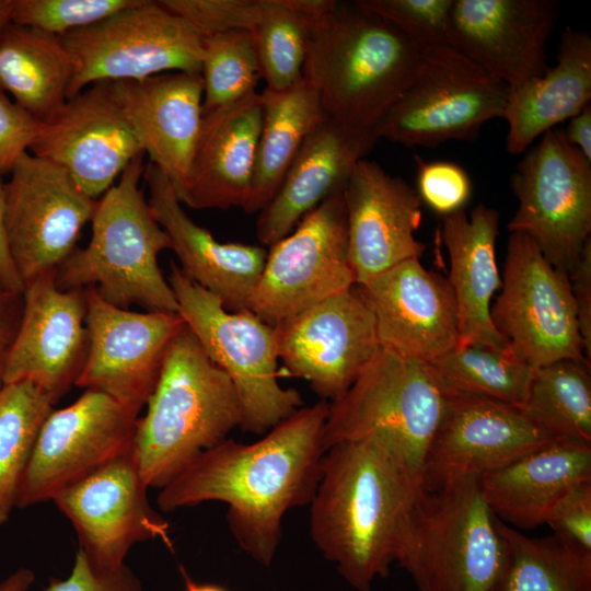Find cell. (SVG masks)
I'll list each match as a JSON object with an SVG mask.
<instances>
[{"label":"cell","instance_id":"cell-39","mask_svg":"<svg viewBox=\"0 0 591 591\" xmlns=\"http://www.w3.org/2000/svg\"><path fill=\"white\" fill-rule=\"evenodd\" d=\"M200 76L202 114L255 93L260 73L251 32L233 30L204 37Z\"/></svg>","mask_w":591,"mask_h":591},{"label":"cell","instance_id":"cell-37","mask_svg":"<svg viewBox=\"0 0 591 591\" xmlns=\"http://www.w3.org/2000/svg\"><path fill=\"white\" fill-rule=\"evenodd\" d=\"M431 364L447 392L485 396L518 408L534 371L509 350L480 345H459Z\"/></svg>","mask_w":591,"mask_h":591},{"label":"cell","instance_id":"cell-54","mask_svg":"<svg viewBox=\"0 0 591 591\" xmlns=\"http://www.w3.org/2000/svg\"><path fill=\"white\" fill-rule=\"evenodd\" d=\"M3 356L4 355H1L0 356V392H1V389L3 386V375H2V360H3Z\"/></svg>","mask_w":591,"mask_h":591},{"label":"cell","instance_id":"cell-22","mask_svg":"<svg viewBox=\"0 0 591 591\" xmlns=\"http://www.w3.org/2000/svg\"><path fill=\"white\" fill-rule=\"evenodd\" d=\"M551 0H454L448 46L513 91L547 69Z\"/></svg>","mask_w":591,"mask_h":591},{"label":"cell","instance_id":"cell-31","mask_svg":"<svg viewBox=\"0 0 591 591\" xmlns=\"http://www.w3.org/2000/svg\"><path fill=\"white\" fill-rule=\"evenodd\" d=\"M556 65L540 77L509 91L503 119L508 125L506 148L524 152L545 131L570 119L591 100V38L567 27Z\"/></svg>","mask_w":591,"mask_h":591},{"label":"cell","instance_id":"cell-27","mask_svg":"<svg viewBox=\"0 0 591 591\" xmlns=\"http://www.w3.org/2000/svg\"><path fill=\"white\" fill-rule=\"evenodd\" d=\"M143 178L152 215L167 234L182 271L218 297L228 311L247 309L267 252L255 245L217 241L188 217L169 178L150 162Z\"/></svg>","mask_w":591,"mask_h":591},{"label":"cell","instance_id":"cell-28","mask_svg":"<svg viewBox=\"0 0 591 591\" xmlns=\"http://www.w3.org/2000/svg\"><path fill=\"white\" fill-rule=\"evenodd\" d=\"M262 121L257 92L202 114L187 183L178 200L194 209L242 208Z\"/></svg>","mask_w":591,"mask_h":591},{"label":"cell","instance_id":"cell-40","mask_svg":"<svg viewBox=\"0 0 591 591\" xmlns=\"http://www.w3.org/2000/svg\"><path fill=\"white\" fill-rule=\"evenodd\" d=\"M139 0H12L10 22L62 36L96 24Z\"/></svg>","mask_w":591,"mask_h":591},{"label":"cell","instance_id":"cell-47","mask_svg":"<svg viewBox=\"0 0 591 591\" xmlns=\"http://www.w3.org/2000/svg\"><path fill=\"white\" fill-rule=\"evenodd\" d=\"M580 336L584 355L591 358V240L582 248L580 257L569 275Z\"/></svg>","mask_w":591,"mask_h":591},{"label":"cell","instance_id":"cell-21","mask_svg":"<svg viewBox=\"0 0 591 591\" xmlns=\"http://www.w3.org/2000/svg\"><path fill=\"white\" fill-rule=\"evenodd\" d=\"M85 317L84 289H59L56 270L27 282L20 322L2 360L3 384L28 380L58 401L84 363Z\"/></svg>","mask_w":591,"mask_h":591},{"label":"cell","instance_id":"cell-41","mask_svg":"<svg viewBox=\"0 0 591 591\" xmlns=\"http://www.w3.org/2000/svg\"><path fill=\"white\" fill-rule=\"evenodd\" d=\"M422 48L448 46L454 0H357Z\"/></svg>","mask_w":591,"mask_h":591},{"label":"cell","instance_id":"cell-13","mask_svg":"<svg viewBox=\"0 0 591 591\" xmlns=\"http://www.w3.org/2000/svg\"><path fill=\"white\" fill-rule=\"evenodd\" d=\"M354 285L340 192L306 213L290 234L270 246L247 309L275 327Z\"/></svg>","mask_w":591,"mask_h":591},{"label":"cell","instance_id":"cell-1","mask_svg":"<svg viewBox=\"0 0 591 591\" xmlns=\"http://www.w3.org/2000/svg\"><path fill=\"white\" fill-rule=\"evenodd\" d=\"M329 402L299 408L252 443L228 438L202 452L157 498L164 512L206 501L228 505L227 523L237 545L270 567L283 515L309 506L322 474L323 429Z\"/></svg>","mask_w":591,"mask_h":591},{"label":"cell","instance_id":"cell-42","mask_svg":"<svg viewBox=\"0 0 591 591\" xmlns=\"http://www.w3.org/2000/svg\"><path fill=\"white\" fill-rule=\"evenodd\" d=\"M160 3L206 37L233 30L251 32L266 15L273 0H160Z\"/></svg>","mask_w":591,"mask_h":591},{"label":"cell","instance_id":"cell-44","mask_svg":"<svg viewBox=\"0 0 591 591\" xmlns=\"http://www.w3.org/2000/svg\"><path fill=\"white\" fill-rule=\"evenodd\" d=\"M546 524L571 553L591 561V480L578 485L563 498Z\"/></svg>","mask_w":591,"mask_h":591},{"label":"cell","instance_id":"cell-5","mask_svg":"<svg viewBox=\"0 0 591 591\" xmlns=\"http://www.w3.org/2000/svg\"><path fill=\"white\" fill-rule=\"evenodd\" d=\"M395 561L418 591H503L507 545L479 477L421 487L407 512Z\"/></svg>","mask_w":591,"mask_h":591},{"label":"cell","instance_id":"cell-26","mask_svg":"<svg viewBox=\"0 0 591 591\" xmlns=\"http://www.w3.org/2000/svg\"><path fill=\"white\" fill-rule=\"evenodd\" d=\"M117 101L149 162L183 194L202 119L200 73L165 72L113 82Z\"/></svg>","mask_w":591,"mask_h":591},{"label":"cell","instance_id":"cell-9","mask_svg":"<svg viewBox=\"0 0 591 591\" xmlns=\"http://www.w3.org/2000/svg\"><path fill=\"white\" fill-rule=\"evenodd\" d=\"M509 89L450 46L425 48L418 69L374 127L379 139L406 147L473 140L502 118Z\"/></svg>","mask_w":591,"mask_h":591},{"label":"cell","instance_id":"cell-36","mask_svg":"<svg viewBox=\"0 0 591 591\" xmlns=\"http://www.w3.org/2000/svg\"><path fill=\"white\" fill-rule=\"evenodd\" d=\"M508 552L503 591H591V561L555 535L533 538L499 520Z\"/></svg>","mask_w":591,"mask_h":591},{"label":"cell","instance_id":"cell-51","mask_svg":"<svg viewBox=\"0 0 591 591\" xmlns=\"http://www.w3.org/2000/svg\"><path fill=\"white\" fill-rule=\"evenodd\" d=\"M35 580L34 572L21 567L0 582V591H28Z\"/></svg>","mask_w":591,"mask_h":591},{"label":"cell","instance_id":"cell-20","mask_svg":"<svg viewBox=\"0 0 591 591\" xmlns=\"http://www.w3.org/2000/svg\"><path fill=\"white\" fill-rule=\"evenodd\" d=\"M32 154L66 170L91 198L99 199L143 150L114 92L95 82L68 99L42 121Z\"/></svg>","mask_w":591,"mask_h":591},{"label":"cell","instance_id":"cell-35","mask_svg":"<svg viewBox=\"0 0 591 591\" xmlns=\"http://www.w3.org/2000/svg\"><path fill=\"white\" fill-rule=\"evenodd\" d=\"M53 396L38 384L18 381L0 392V525L13 508L37 433L53 410Z\"/></svg>","mask_w":591,"mask_h":591},{"label":"cell","instance_id":"cell-32","mask_svg":"<svg viewBox=\"0 0 591 591\" xmlns=\"http://www.w3.org/2000/svg\"><path fill=\"white\" fill-rule=\"evenodd\" d=\"M72 74L59 36L10 21L0 28V91L40 121L68 100Z\"/></svg>","mask_w":591,"mask_h":591},{"label":"cell","instance_id":"cell-25","mask_svg":"<svg viewBox=\"0 0 591 591\" xmlns=\"http://www.w3.org/2000/svg\"><path fill=\"white\" fill-rule=\"evenodd\" d=\"M379 141L374 129L324 117L305 137L296 158L256 222L258 240L271 246L334 194L343 192L358 162Z\"/></svg>","mask_w":591,"mask_h":591},{"label":"cell","instance_id":"cell-50","mask_svg":"<svg viewBox=\"0 0 591 591\" xmlns=\"http://www.w3.org/2000/svg\"><path fill=\"white\" fill-rule=\"evenodd\" d=\"M565 137L591 162V106L588 104L570 118Z\"/></svg>","mask_w":591,"mask_h":591},{"label":"cell","instance_id":"cell-2","mask_svg":"<svg viewBox=\"0 0 591 591\" xmlns=\"http://www.w3.org/2000/svg\"><path fill=\"white\" fill-rule=\"evenodd\" d=\"M422 487L420 473L374 437L338 442L322 460L310 506V535L357 591H371L396 560L407 512Z\"/></svg>","mask_w":591,"mask_h":591},{"label":"cell","instance_id":"cell-11","mask_svg":"<svg viewBox=\"0 0 591 591\" xmlns=\"http://www.w3.org/2000/svg\"><path fill=\"white\" fill-rule=\"evenodd\" d=\"M511 187L519 207L507 225L530 236L557 269L571 274L591 232V162L563 129L541 136L518 163Z\"/></svg>","mask_w":591,"mask_h":591},{"label":"cell","instance_id":"cell-6","mask_svg":"<svg viewBox=\"0 0 591 591\" xmlns=\"http://www.w3.org/2000/svg\"><path fill=\"white\" fill-rule=\"evenodd\" d=\"M143 155L134 159L97 201L92 236L56 269L61 290L94 287L119 308L137 304L151 312L178 313L174 292L158 264L171 241L152 215L142 190Z\"/></svg>","mask_w":591,"mask_h":591},{"label":"cell","instance_id":"cell-18","mask_svg":"<svg viewBox=\"0 0 591 591\" xmlns=\"http://www.w3.org/2000/svg\"><path fill=\"white\" fill-rule=\"evenodd\" d=\"M556 439L513 405L448 392L441 420L424 457L422 487L480 477Z\"/></svg>","mask_w":591,"mask_h":591},{"label":"cell","instance_id":"cell-38","mask_svg":"<svg viewBox=\"0 0 591 591\" xmlns=\"http://www.w3.org/2000/svg\"><path fill=\"white\" fill-rule=\"evenodd\" d=\"M311 21L304 0H273L251 31L265 89L282 91L302 79Z\"/></svg>","mask_w":591,"mask_h":591},{"label":"cell","instance_id":"cell-10","mask_svg":"<svg viewBox=\"0 0 591 591\" xmlns=\"http://www.w3.org/2000/svg\"><path fill=\"white\" fill-rule=\"evenodd\" d=\"M59 37L73 65L68 99L100 81L201 70L204 37L160 1L139 0L96 24Z\"/></svg>","mask_w":591,"mask_h":591},{"label":"cell","instance_id":"cell-53","mask_svg":"<svg viewBox=\"0 0 591 591\" xmlns=\"http://www.w3.org/2000/svg\"><path fill=\"white\" fill-rule=\"evenodd\" d=\"M12 0H0V28L10 21Z\"/></svg>","mask_w":591,"mask_h":591},{"label":"cell","instance_id":"cell-4","mask_svg":"<svg viewBox=\"0 0 591 591\" xmlns=\"http://www.w3.org/2000/svg\"><path fill=\"white\" fill-rule=\"evenodd\" d=\"M241 405L228 374L186 324L173 337L132 443L148 487L163 488L202 452L240 427Z\"/></svg>","mask_w":591,"mask_h":591},{"label":"cell","instance_id":"cell-29","mask_svg":"<svg viewBox=\"0 0 591 591\" xmlns=\"http://www.w3.org/2000/svg\"><path fill=\"white\" fill-rule=\"evenodd\" d=\"M591 480V443L561 439L479 477L482 495L503 523L521 530L546 524L575 487Z\"/></svg>","mask_w":591,"mask_h":591},{"label":"cell","instance_id":"cell-23","mask_svg":"<svg viewBox=\"0 0 591 591\" xmlns=\"http://www.w3.org/2000/svg\"><path fill=\"white\" fill-rule=\"evenodd\" d=\"M359 286L380 346L432 362L460 344L457 308L448 278L419 258L403 260Z\"/></svg>","mask_w":591,"mask_h":591},{"label":"cell","instance_id":"cell-52","mask_svg":"<svg viewBox=\"0 0 591 591\" xmlns=\"http://www.w3.org/2000/svg\"><path fill=\"white\" fill-rule=\"evenodd\" d=\"M181 572L184 578L185 582V591H228L224 588L217 586V584H210V583H199L194 581L188 573L184 570L183 567H181Z\"/></svg>","mask_w":591,"mask_h":591},{"label":"cell","instance_id":"cell-34","mask_svg":"<svg viewBox=\"0 0 591 591\" xmlns=\"http://www.w3.org/2000/svg\"><path fill=\"white\" fill-rule=\"evenodd\" d=\"M519 409L557 438L591 443L590 361L564 359L535 369Z\"/></svg>","mask_w":591,"mask_h":591},{"label":"cell","instance_id":"cell-33","mask_svg":"<svg viewBox=\"0 0 591 591\" xmlns=\"http://www.w3.org/2000/svg\"><path fill=\"white\" fill-rule=\"evenodd\" d=\"M263 121L252 178L242 209L260 211L273 198L302 142L326 117L317 91L301 79L282 91L260 93Z\"/></svg>","mask_w":591,"mask_h":591},{"label":"cell","instance_id":"cell-15","mask_svg":"<svg viewBox=\"0 0 591 591\" xmlns=\"http://www.w3.org/2000/svg\"><path fill=\"white\" fill-rule=\"evenodd\" d=\"M138 410L85 390L53 409L37 433L16 508L53 500L61 490L132 449Z\"/></svg>","mask_w":591,"mask_h":591},{"label":"cell","instance_id":"cell-12","mask_svg":"<svg viewBox=\"0 0 591 591\" xmlns=\"http://www.w3.org/2000/svg\"><path fill=\"white\" fill-rule=\"evenodd\" d=\"M501 280L490 318L513 357L533 370L564 359L588 360L569 275L526 234L510 233Z\"/></svg>","mask_w":591,"mask_h":591},{"label":"cell","instance_id":"cell-3","mask_svg":"<svg viewBox=\"0 0 591 591\" xmlns=\"http://www.w3.org/2000/svg\"><path fill=\"white\" fill-rule=\"evenodd\" d=\"M424 49L358 1L311 21L302 69L327 117L374 129L414 78Z\"/></svg>","mask_w":591,"mask_h":591},{"label":"cell","instance_id":"cell-46","mask_svg":"<svg viewBox=\"0 0 591 591\" xmlns=\"http://www.w3.org/2000/svg\"><path fill=\"white\" fill-rule=\"evenodd\" d=\"M45 591H143V589L138 577L126 564L115 569L103 568L79 549L70 575L63 580H51Z\"/></svg>","mask_w":591,"mask_h":591},{"label":"cell","instance_id":"cell-49","mask_svg":"<svg viewBox=\"0 0 591 591\" xmlns=\"http://www.w3.org/2000/svg\"><path fill=\"white\" fill-rule=\"evenodd\" d=\"M3 184L4 181L0 177V281L8 290L18 294H22L24 286L13 265L4 233Z\"/></svg>","mask_w":591,"mask_h":591},{"label":"cell","instance_id":"cell-8","mask_svg":"<svg viewBox=\"0 0 591 591\" xmlns=\"http://www.w3.org/2000/svg\"><path fill=\"white\" fill-rule=\"evenodd\" d=\"M178 314L207 356L232 381L241 405L240 428L264 434L290 417L303 402L277 379V335L248 309L231 312L213 293L171 263L167 278Z\"/></svg>","mask_w":591,"mask_h":591},{"label":"cell","instance_id":"cell-45","mask_svg":"<svg viewBox=\"0 0 591 591\" xmlns=\"http://www.w3.org/2000/svg\"><path fill=\"white\" fill-rule=\"evenodd\" d=\"M42 121L0 91V177L10 175L35 143Z\"/></svg>","mask_w":591,"mask_h":591},{"label":"cell","instance_id":"cell-16","mask_svg":"<svg viewBox=\"0 0 591 591\" xmlns=\"http://www.w3.org/2000/svg\"><path fill=\"white\" fill-rule=\"evenodd\" d=\"M84 291L88 349L74 385L140 412L155 389L167 348L185 322L178 313L119 308L94 287Z\"/></svg>","mask_w":591,"mask_h":591},{"label":"cell","instance_id":"cell-48","mask_svg":"<svg viewBox=\"0 0 591 591\" xmlns=\"http://www.w3.org/2000/svg\"><path fill=\"white\" fill-rule=\"evenodd\" d=\"M22 310V294L8 290L0 281V356L4 355L16 332Z\"/></svg>","mask_w":591,"mask_h":591},{"label":"cell","instance_id":"cell-14","mask_svg":"<svg viewBox=\"0 0 591 591\" xmlns=\"http://www.w3.org/2000/svg\"><path fill=\"white\" fill-rule=\"evenodd\" d=\"M97 201L59 165L30 152L18 161L3 184V225L23 286L56 270L74 251Z\"/></svg>","mask_w":591,"mask_h":591},{"label":"cell","instance_id":"cell-43","mask_svg":"<svg viewBox=\"0 0 591 591\" xmlns=\"http://www.w3.org/2000/svg\"><path fill=\"white\" fill-rule=\"evenodd\" d=\"M418 195L436 212L447 216L463 209L472 194L471 179L449 161H424L416 157Z\"/></svg>","mask_w":591,"mask_h":591},{"label":"cell","instance_id":"cell-30","mask_svg":"<svg viewBox=\"0 0 591 591\" xmlns=\"http://www.w3.org/2000/svg\"><path fill=\"white\" fill-rule=\"evenodd\" d=\"M499 212L484 204L468 216L463 209L443 216L442 239L450 258L448 281L454 293L460 328L459 345L509 350L508 341L490 318L491 299L501 288L495 243Z\"/></svg>","mask_w":591,"mask_h":591},{"label":"cell","instance_id":"cell-7","mask_svg":"<svg viewBox=\"0 0 591 591\" xmlns=\"http://www.w3.org/2000/svg\"><path fill=\"white\" fill-rule=\"evenodd\" d=\"M448 392L427 361L380 346L352 385L329 403L323 447L374 437L398 451L421 475Z\"/></svg>","mask_w":591,"mask_h":591},{"label":"cell","instance_id":"cell-17","mask_svg":"<svg viewBox=\"0 0 591 591\" xmlns=\"http://www.w3.org/2000/svg\"><path fill=\"white\" fill-rule=\"evenodd\" d=\"M278 359L327 402L339 398L380 343L373 312L359 286L334 294L275 326Z\"/></svg>","mask_w":591,"mask_h":591},{"label":"cell","instance_id":"cell-19","mask_svg":"<svg viewBox=\"0 0 591 591\" xmlns=\"http://www.w3.org/2000/svg\"><path fill=\"white\" fill-rule=\"evenodd\" d=\"M148 488L131 449L53 501L72 523L80 549L97 566L115 569L136 543L161 540L172 547L169 522L150 505Z\"/></svg>","mask_w":591,"mask_h":591},{"label":"cell","instance_id":"cell-24","mask_svg":"<svg viewBox=\"0 0 591 591\" xmlns=\"http://www.w3.org/2000/svg\"><path fill=\"white\" fill-rule=\"evenodd\" d=\"M348 235V263L355 283L409 259L425 245L415 233L421 224V199L403 178L362 159L343 189Z\"/></svg>","mask_w":591,"mask_h":591}]
</instances>
